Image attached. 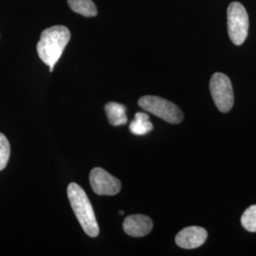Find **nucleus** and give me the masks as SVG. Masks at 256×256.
<instances>
[{
	"mask_svg": "<svg viewBox=\"0 0 256 256\" xmlns=\"http://www.w3.org/2000/svg\"><path fill=\"white\" fill-rule=\"evenodd\" d=\"M10 146L6 136L0 133V171H2L9 162Z\"/></svg>",
	"mask_w": 256,
	"mask_h": 256,
	"instance_id": "obj_13",
	"label": "nucleus"
},
{
	"mask_svg": "<svg viewBox=\"0 0 256 256\" xmlns=\"http://www.w3.org/2000/svg\"><path fill=\"white\" fill-rule=\"evenodd\" d=\"M129 129L131 133L136 136H144L153 130V124L149 120V116L146 113L138 112L135 119L130 124Z\"/></svg>",
	"mask_w": 256,
	"mask_h": 256,
	"instance_id": "obj_10",
	"label": "nucleus"
},
{
	"mask_svg": "<svg viewBox=\"0 0 256 256\" xmlns=\"http://www.w3.org/2000/svg\"><path fill=\"white\" fill-rule=\"evenodd\" d=\"M70 8L86 18L96 16L98 12L92 0H68Z\"/></svg>",
	"mask_w": 256,
	"mask_h": 256,
	"instance_id": "obj_11",
	"label": "nucleus"
},
{
	"mask_svg": "<svg viewBox=\"0 0 256 256\" xmlns=\"http://www.w3.org/2000/svg\"><path fill=\"white\" fill-rule=\"evenodd\" d=\"M206 230L198 226H191L182 230L176 236V243L178 247L191 250L200 247L207 239Z\"/></svg>",
	"mask_w": 256,
	"mask_h": 256,
	"instance_id": "obj_7",
	"label": "nucleus"
},
{
	"mask_svg": "<svg viewBox=\"0 0 256 256\" xmlns=\"http://www.w3.org/2000/svg\"><path fill=\"white\" fill-rule=\"evenodd\" d=\"M138 106L144 110L164 120L169 124L182 122V111L172 102L158 96H144L138 100Z\"/></svg>",
	"mask_w": 256,
	"mask_h": 256,
	"instance_id": "obj_3",
	"label": "nucleus"
},
{
	"mask_svg": "<svg viewBox=\"0 0 256 256\" xmlns=\"http://www.w3.org/2000/svg\"><path fill=\"white\" fill-rule=\"evenodd\" d=\"M92 190L100 196H114L120 191V182L102 168H93L90 174Z\"/></svg>",
	"mask_w": 256,
	"mask_h": 256,
	"instance_id": "obj_6",
	"label": "nucleus"
},
{
	"mask_svg": "<svg viewBox=\"0 0 256 256\" xmlns=\"http://www.w3.org/2000/svg\"><path fill=\"white\" fill-rule=\"evenodd\" d=\"M68 196L74 214L84 232L90 238L98 236L100 230L95 212L92 208V203L82 187L76 183H70L68 187Z\"/></svg>",
	"mask_w": 256,
	"mask_h": 256,
	"instance_id": "obj_2",
	"label": "nucleus"
},
{
	"mask_svg": "<svg viewBox=\"0 0 256 256\" xmlns=\"http://www.w3.org/2000/svg\"><path fill=\"white\" fill-rule=\"evenodd\" d=\"M104 111L110 124L118 126H124L128 122L126 108L124 104L115 102H110L104 106Z\"/></svg>",
	"mask_w": 256,
	"mask_h": 256,
	"instance_id": "obj_9",
	"label": "nucleus"
},
{
	"mask_svg": "<svg viewBox=\"0 0 256 256\" xmlns=\"http://www.w3.org/2000/svg\"><path fill=\"white\" fill-rule=\"evenodd\" d=\"M241 224L243 228L248 232H256V205H252L244 212L241 216Z\"/></svg>",
	"mask_w": 256,
	"mask_h": 256,
	"instance_id": "obj_12",
	"label": "nucleus"
},
{
	"mask_svg": "<svg viewBox=\"0 0 256 256\" xmlns=\"http://www.w3.org/2000/svg\"><path fill=\"white\" fill-rule=\"evenodd\" d=\"M70 40V32L64 26H54L46 28L37 43V54L39 58L50 66L52 72L55 64L63 54L64 48Z\"/></svg>",
	"mask_w": 256,
	"mask_h": 256,
	"instance_id": "obj_1",
	"label": "nucleus"
},
{
	"mask_svg": "<svg viewBox=\"0 0 256 256\" xmlns=\"http://www.w3.org/2000/svg\"><path fill=\"white\" fill-rule=\"evenodd\" d=\"M120 214H124V210H120Z\"/></svg>",
	"mask_w": 256,
	"mask_h": 256,
	"instance_id": "obj_14",
	"label": "nucleus"
},
{
	"mask_svg": "<svg viewBox=\"0 0 256 256\" xmlns=\"http://www.w3.org/2000/svg\"><path fill=\"white\" fill-rule=\"evenodd\" d=\"M210 90L218 110L223 113L229 112L234 102L232 86L229 77L220 72L214 74L210 78Z\"/></svg>",
	"mask_w": 256,
	"mask_h": 256,
	"instance_id": "obj_5",
	"label": "nucleus"
},
{
	"mask_svg": "<svg viewBox=\"0 0 256 256\" xmlns=\"http://www.w3.org/2000/svg\"><path fill=\"white\" fill-rule=\"evenodd\" d=\"M124 232L132 238H142L147 236L153 228L150 218L144 214H132L124 221Z\"/></svg>",
	"mask_w": 256,
	"mask_h": 256,
	"instance_id": "obj_8",
	"label": "nucleus"
},
{
	"mask_svg": "<svg viewBox=\"0 0 256 256\" xmlns=\"http://www.w3.org/2000/svg\"><path fill=\"white\" fill-rule=\"evenodd\" d=\"M228 34L232 42L240 46L248 36L250 20L247 10L240 2L230 3L227 10Z\"/></svg>",
	"mask_w": 256,
	"mask_h": 256,
	"instance_id": "obj_4",
	"label": "nucleus"
}]
</instances>
